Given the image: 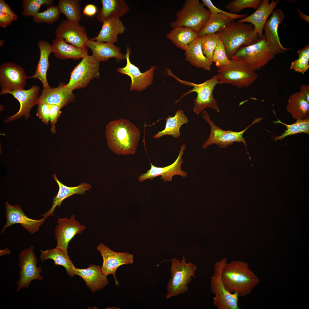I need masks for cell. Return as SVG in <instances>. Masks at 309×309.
I'll use <instances>...</instances> for the list:
<instances>
[{
    "label": "cell",
    "mask_w": 309,
    "mask_h": 309,
    "mask_svg": "<svg viewBox=\"0 0 309 309\" xmlns=\"http://www.w3.org/2000/svg\"><path fill=\"white\" fill-rule=\"evenodd\" d=\"M40 90L38 86L34 85L28 90L23 89L7 92L6 94L12 95L19 101L20 107L17 112L9 117L5 122H8L22 116L26 119H28L30 110L37 104Z\"/></svg>",
    "instance_id": "ffe728a7"
},
{
    "label": "cell",
    "mask_w": 309,
    "mask_h": 309,
    "mask_svg": "<svg viewBox=\"0 0 309 309\" xmlns=\"http://www.w3.org/2000/svg\"><path fill=\"white\" fill-rule=\"evenodd\" d=\"M185 52V60L191 65L205 70H211L213 62L204 54L200 37L192 42Z\"/></svg>",
    "instance_id": "1f68e13d"
},
{
    "label": "cell",
    "mask_w": 309,
    "mask_h": 309,
    "mask_svg": "<svg viewBox=\"0 0 309 309\" xmlns=\"http://www.w3.org/2000/svg\"><path fill=\"white\" fill-rule=\"evenodd\" d=\"M27 77L24 69L15 63L7 62L0 66L1 95L23 89Z\"/></svg>",
    "instance_id": "4fadbf2b"
},
{
    "label": "cell",
    "mask_w": 309,
    "mask_h": 309,
    "mask_svg": "<svg viewBox=\"0 0 309 309\" xmlns=\"http://www.w3.org/2000/svg\"><path fill=\"white\" fill-rule=\"evenodd\" d=\"M102 7L98 10L96 18L100 22L119 19L128 12L130 7L124 0H101Z\"/></svg>",
    "instance_id": "4316f807"
},
{
    "label": "cell",
    "mask_w": 309,
    "mask_h": 309,
    "mask_svg": "<svg viewBox=\"0 0 309 309\" xmlns=\"http://www.w3.org/2000/svg\"><path fill=\"white\" fill-rule=\"evenodd\" d=\"M217 75L220 84H226L239 88L247 87L258 78L255 72L241 61L231 58L226 65L218 68Z\"/></svg>",
    "instance_id": "52a82bcc"
},
{
    "label": "cell",
    "mask_w": 309,
    "mask_h": 309,
    "mask_svg": "<svg viewBox=\"0 0 309 309\" xmlns=\"http://www.w3.org/2000/svg\"><path fill=\"white\" fill-rule=\"evenodd\" d=\"M300 93L309 102V84H302Z\"/></svg>",
    "instance_id": "816d5d0a"
},
{
    "label": "cell",
    "mask_w": 309,
    "mask_h": 309,
    "mask_svg": "<svg viewBox=\"0 0 309 309\" xmlns=\"http://www.w3.org/2000/svg\"><path fill=\"white\" fill-rule=\"evenodd\" d=\"M49 119L51 125V130L53 133H54L56 132L55 124L61 113L60 109L62 107L57 105H49Z\"/></svg>",
    "instance_id": "bcb514c9"
},
{
    "label": "cell",
    "mask_w": 309,
    "mask_h": 309,
    "mask_svg": "<svg viewBox=\"0 0 309 309\" xmlns=\"http://www.w3.org/2000/svg\"><path fill=\"white\" fill-rule=\"evenodd\" d=\"M227 263L226 259L223 258L214 264V273L210 282L211 291L214 295L213 304L217 309H239L238 295L229 292L222 281L221 273Z\"/></svg>",
    "instance_id": "9c48e42d"
},
{
    "label": "cell",
    "mask_w": 309,
    "mask_h": 309,
    "mask_svg": "<svg viewBox=\"0 0 309 309\" xmlns=\"http://www.w3.org/2000/svg\"><path fill=\"white\" fill-rule=\"evenodd\" d=\"M197 266L191 263H187L183 256L181 261L175 258L171 260V278L167 285L166 298L170 299L180 294H184L189 290L187 285L195 278Z\"/></svg>",
    "instance_id": "5b68a950"
},
{
    "label": "cell",
    "mask_w": 309,
    "mask_h": 309,
    "mask_svg": "<svg viewBox=\"0 0 309 309\" xmlns=\"http://www.w3.org/2000/svg\"><path fill=\"white\" fill-rule=\"evenodd\" d=\"M14 21L9 16L0 12V27L6 28Z\"/></svg>",
    "instance_id": "f907efd6"
},
{
    "label": "cell",
    "mask_w": 309,
    "mask_h": 309,
    "mask_svg": "<svg viewBox=\"0 0 309 309\" xmlns=\"http://www.w3.org/2000/svg\"><path fill=\"white\" fill-rule=\"evenodd\" d=\"M280 0H263L255 11L251 15L238 21L242 23L248 22L254 27L255 31L259 39L262 36L264 25L269 15L273 12Z\"/></svg>",
    "instance_id": "603a6c76"
},
{
    "label": "cell",
    "mask_w": 309,
    "mask_h": 309,
    "mask_svg": "<svg viewBox=\"0 0 309 309\" xmlns=\"http://www.w3.org/2000/svg\"><path fill=\"white\" fill-rule=\"evenodd\" d=\"M203 4L206 6L209 9L211 13L216 14L222 13L230 17L233 20L239 18H243L246 17V14H233L227 12L218 8L215 6L210 0H202Z\"/></svg>",
    "instance_id": "f6af8a7d"
},
{
    "label": "cell",
    "mask_w": 309,
    "mask_h": 309,
    "mask_svg": "<svg viewBox=\"0 0 309 309\" xmlns=\"http://www.w3.org/2000/svg\"><path fill=\"white\" fill-rule=\"evenodd\" d=\"M233 20L230 17L224 14L211 13L206 23L198 33V37L219 32Z\"/></svg>",
    "instance_id": "d590c367"
},
{
    "label": "cell",
    "mask_w": 309,
    "mask_h": 309,
    "mask_svg": "<svg viewBox=\"0 0 309 309\" xmlns=\"http://www.w3.org/2000/svg\"><path fill=\"white\" fill-rule=\"evenodd\" d=\"M37 45L40 55L36 71L33 75L27 78L38 79L42 83L43 89H48L51 87L47 82V74L49 67V56L52 52V46L48 42L44 40L39 41Z\"/></svg>",
    "instance_id": "83f0119b"
},
{
    "label": "cell",
    "mask_w": 309,
    "mask_h": 309,
    "mask_svg": "<svg viewBox=\"0 0 309 309\" xmlns=\"http://www.w3.org/2000/svg\"><path fill=\"white\" fill-rule=\"evenodd\" d=\"M99 64L92 55L83 58L72 71L66 86L72 91L86 86L92 80L99 77Z\"/></svg>",
    "instance_id": "7c38bea8"
},
{
    "label": "cell",
    "mask_w": 309,
    "mask_h": 309,
    "mask_svg": "<svg viewBox=\"0 0 309 309\" xmlns=\"http://www.w3.org/2000/svg\"><path fill=\"white\" fill-rule=\"evenodd\" d=\"M211 13L199 0H186L176 13V20L172 22L173 28L178 26L191 28L197 33L208 20Z\"/></svg>",
    "instance_id": "ba28073f"
},
{
    "label": "cell",
    "mask_w": 309,
    "mask_h": 309,
    "mask_svg": "<svg viewBox=\"0 0 309 309\" xmlns=\"http://www.w3.org/2000/svg\"><path fill=\"white\" fill-rule=\"evenodd\" d=\"M37 258L32 246L25 249L19 255L18 266L19 271V278L17 282L16 292L21 289L27 288L31 282L34 280L42 281L43 279L41 274L43 269L40 266L38 267Z\"/></svg>",
    "instance_id": "8fae6325"
},
{
    "label": "cell",
    "mask_w": 309,
    "mask_h": 309,
    "mask_svg": "<svg viewBox=\"0 0 309 309\" xmlns=\"http://www.w3.org/2000/svg\"><path fill=\"white\" fill-rule=\"evenodd\" d=\"M203 120L207 122L210 127V132L208 139L204 142L202 148L206 149L207 147L213 144H215L219 148H225L232 145L234 142H242L246 148V143L243 137L244 132L251 126L262 120V118H255L253 122L247 127L239 132H234L231 130H224L219 127L210 119L208 113L204 111L202 113Z\"/></svg>",
    "instance_id": "30bf717a"
},
{
    "label": "cell",
    "mask_w": 309,
    "mask_h": 309,
    "mask_svg": "<svg viewBox=\"0 0 309 309\" xmlns=\"http://www.w3.org/2000/svg\"><path fill=\"white\" fill-rule=\"evenodd\" d=\"M40 259L41 263L48 259L54 260L56 265H60L66 269L68 275L71 277L75 275L76 267L70 258L68 252L56 246L55 248L45 251L40 250Z\"/></svg>",
    "instance_id": "4dcf8cb0"
},
{
    "label": "cell",
    "mask_w": 309,
    "mask_h": 309,
    "mask_svg": "<svg viewBox=\"0 0 309 309\" xmlns=\"http://www.w3.org/2000/svg\"><path fill=\"white\" fill-rule=\"evenodd\" d=\"M37 105V116L41 119L45 124H47L49 121V106L44 103L38 104Z\"/></svg>",
    "instance_id": "7dc6e473"
},
{
    "label": "cell",
    "mask_w": 309,
    "mask_h": 309,
    "mask_svg": "<svg viewBox=\"0 0 309 309\" xmlns=\"http://www.w3.org/2000/svg\"><path fill=\"white\" fill-rule=\"evenodd\" d=\"M80 1L79 0H59L58 6L60 13L66 16L67 20L79 23L82 17Z\"/></svg>",
    "instance_id": "8d00e7d4"
},
{
    "label": "cell",
    "mask_w": 309,
    "mask_h": 309,
    "mask_svg": "<svg viewBox=\"0 0 309 309\" xmlns=\"http://www.w3.org/2000/svg\"><path fill=\"white\" fill-rule=\"evenodd\" d=\"M52 52L60 59L78 60L88 55L87 47H76L67 43L62 38L56 37L52 45Z\"/></svg>",
    "instance_id": "f1b7e54d"
},
{
    "label": "cell",
    "mask_w": 309,
    "mask_h": 309,
    "mask_svg": "<svg viewBox=\"0 0 309 309\" xmlns=\"http://www.w3.org/2000/svg\"><path fill=\"white\" fill-rule=\"evenodd\" d=\"M286 109L294 118L305 119L309 114V102L299 92L294 93L289 96Z\"/></svg>",
    "instance_id": "836d02e7"
},
{
    "label": "cell",
    "mask_w": 309,
    "mask_h": 309,
    "mask_svg": "<svg viewBox=\"0 0 309 309\" xmlns=\"http://www.w3.org/2000/svg\"><path fill=\"white\" fill-rule=\"evenodd\" d=\"M274 123H280L285 126L287 130L281 135L279 136H272L273 140L277 141L281 140L285 137L298 133H309V117L302 119H297L296 122L291 124H285L278 119L277 121L273 122Z\"/></svg>",
    "instance_id": "74e56055"
},
{
    "label": "cell",
    "mask_w": 309,
    "mask_h": 309,
    "mask_svg": "<svg viewBox=\"0 0 309 309\" xmlns=\"http://www.w3.org/2000/svg\"><path fill=\"white\" fill-rule=\"evenodd\" d=\"M298 58L292 62L290 68L298 73L304 74L309 68V45L297 51Z\"/></svg>",
    "instance_id": "ab89813d"
},
{
    "label": "cell",
    "mask_w": 309,
    "mask_h": 309,
    "mask_svg": "<svg viewBox=\"0 0 309 309\" xmlns=\"http://www.w3.org/2000/svg\"><path fill=\"white\" fill-rule=\"evenodd\" d=\"M75 95L73 91L61 83L56 88L43 89L39 96L37 104L44 103L48 105H57L62 108L73 101Z\"/></svg>",
    "instance_id": "7402d4cb"
},
{
    "label": "cell",
    "mask_w": 309,
    "mask_h": 309,
    "mask_svg": "<svg viewBox=\"0 0 309 309\" xmlns=\"http://www.w3.org/2000/svg\"><path fill=\"white\" fill-rule=\"evenodd\" d=\"M166 37L177 47L186 51L189 46L198 37V33L192 29L178 26L173 29Z\"/></svg>",
    "instance_id": "d6a6232c"
},
{
    "label": "cell",
    "mask_w": 309,
    "mask_h": 309,
    "mask_svg": "<svg viewBox=\"0 0 309 309\" xmlns=\"http://www.w3.org/2000/svg\"><path fill=\"white\" fill-rule=\"evenodd\" d=\"M96 7L94 4H89L86 5L83 11V14L89 17H92L97 13Z\"/></svg>",
    "instance_id": "681fc988"
},
{
    "label": "cell",
    "mask_w": 309,
    "mask_h": 309,
    "mask_svg": "<svg viewBox=\"0 0 309 309\" xmlns=\"http://www.w3.org/2000/svg\"><path fill=\"white\" fill-rule=\"evenodd\" d=\"M230 62L227 55L225 46L222 40L219 41L214 49L213 54L212 62L215 63L218 68Z\"/></svg>",
    "instance_id": "ee69618b"
},
{
    "label": "cell",
    "mask_w": 309,
    "mask_h": 309,
    "mask_svg": "<svg viewBox=\"0 0 309 309\" xmlns=\"http://www.w3.org/2000/svg\"><path fill=\"white\" fill-rule=\"evenodd\" d=\"M219 33L229 59L241 47L253 44L260 39L252 24L234 20Z\"/></svg>",
    "instance_id": "3957f363"
},
{
    "label": "cell",
    "mask_w": 309,
    "mask_h": 309,
    "mask_svg": "<svg viewBox=\"0 0 309 309\" xmlns=\"http://www.w3.org/2000/svg\"><path fill=\"white\" fill-rule=\"evenodd\" d=\"M275 55L263 35L254 43L241 47L231 58L241 61L255 72L264 67Z\"/></svg>",
    "instance_id": "8992f818"
},
{
    "label": "cell",
    "mask_w": 309,
    "mask_h": 309,
    "mask_svg": "<svg viewBox=\"0 0 309 309\" xmlns=\"http://www.w3.org/2000/svg\"><path fill=\"white\" fill-rule=\"evenodd\" d=\"M56 37L64 39L67 43L79 47L86 46L88 39L84 27L77 23L66 20L62 21L56 30Z\"/></svg>",
    "instance_id": "ac0fdd59"
},
{
    "label": "cell",
    "mask_w": 309,
    "mask_h": 309,
    "mask_svg": "<svg viewBox=\"0 0 309 309\" xmlns=\"http://www.w3.org/2000/svg\"><path fill=\"white\" fill-rule=\"evenodd\" d=\"M53 177L58 185L59 189L58 194L53 199V205L51 208L41 215L45 219L53 215L54 211L56 207H60L65 199L75 194L83 195L86 191L89 190L92 187L90 184L84 183H81L77 186H67L58 180L56 174H54Z\"/></svg>",
    "instance_id": "484cf974"
},
{
    "label": "cell",
    "mask_w": 309,
    "mask_h": 309,
    "mask_svg": "<svg viewBox=\"0 0 309 309\" xmlns=\"http://www.w3.org/2000/svg\"><path fill=\"white\" fill-rule=\"evenodd\" d=\"M165 73L169 76L172 77L180 84L186 86H192L193 89L184 94L180 99L177 101L178 102L181 99L187 95L195 92L197 94L196 97L194 99L193 111L199 114L205 108H210L214 109L218 112L220 111L216 99L213 94L215 87L218 84H220L217 75H214L212 78L200 84H196L189 81L182 80L175 76L171 70L167 68Z\"/></svg>",
    "instance_id": "277c9868"
},
{
    "label": "cell",
    "mask_w": 309,
    "mask_h": 309,
    "mask_svg": "<svg viewBox=\"0 0 309 309\" xmlns=\"http://www.w3.org/2000/svg\"><path fill=\"white\" fill-rule=\"evenodd\" d=\"M199 37L204 54L212 62L213 52L221 39L219 33L206 34Z\"/></svg>",
    "instance_id": "f35d334b"
},
{
    "label": "cell",
    "mask_w": 309,
    "mask_h": 309,
    "mask_svg": "<svg viewBox=\"0 0 309 309\" xmlns=\"http://www.w3.org/2000/svg\"><path fill=\"white\" fill-rule=\"evenodd\" d=\"M97 249L103 259L101 267L103 274L106 276L112 274L116 284L118 285L119 283L116 277V272L118 268L122 265L132 264L134 262L133 255L126 252H115L103 243L99 244Z\"/></svg>",
    "instance_id": "5bb4252c"
},
{
    "label": "cell",
    "mask_w": 309,
    "mask_h": 309,
    "mask_svg": "<svg viewBox=\"0 0 309 309\" xmlns=\"http://www.w3.org/2000/svg\"><path fill=\"white\" fill-rule=\"evenodd\" d=\"M98 35L90 39L99 42L114 44L118 41V35L124 33L126 27L119 19H112L104 21Z\"/></svg>",
    "instance_id": "f546056e"
},
{
    "label": "cell",
    "mask_w": 309,
    "mask_h": 309,
    "mask_svg": "<svg viewBox=\"0 0 309 309\" xmlns=\"http://www.w3.org/2000/svg\"><path fill=\"white\" fill-rule=\"evenodd\" d=\"M130 52L131 49L127 45L125 55L126 61V65L123 68H118L117 71L130 78V90L141 91L145 89L151 84L153 78V72L157 67L152 66L149 70L141 72L138 67L131 63L130 60Z\"/></svg>",
    "instance_id": "9a60e30c"
},
{
    "label": "cell",
    "mask_w": 309,
    "mask_h": 309,
    "mask_svg": "<svg viewBox=\"0 0 309 309\" xmlns=\"http://www.w3.org/2000/svg\"><path fill=\"white\" fill-rule=\"evenodd\" d=\"M86 228L76 219L74 214L70 218H59L54 231L56 246L68 252L69 242L76 235L82 233Z\"/></svg>",
    "instance_id": "2e32d148"
},
{
    "label": "cell",
    "mask_w": 309,
    "mask_h": 309,
    "mask_svg": "<svg viewBox=\"0 0 309 309\" xmlns=\"http://www.w3.org/2000/svg\"><path fill=\"white\" fill-rule=\"evenodd\" d=\"M186 148L185 144L181 147L179 155L175 161L171 165L164 167L155 166L150 163V169L147 172L141 174L138 177L139 181L142 182L148 179L152 180L155 177L161 176V179L164 182L170 181L173 177L175 175H179L183 177H187V173L182 170L181 168L182 164L183 162L182 155Z\"/></svg>",
    "instance_id": "44dd1931"
},
{
    "label": "cell",
    "mask_w": 309,
    "mask_h": 309,
    "mask_svg": "<svg viewBox=\"0 0 309 309\" xmlns=\"http://www.w3.org/2000/svg\"><path fill=\"white\" fill-rule=\"evenodd\" d=\"M0 12L10 17L13 21L18 19L17 15L3 0H0Z\"/></svg>",
    "instance_id": "c3c4849f"
},
{
    "label": "cell",
    "mask_w": 309,
    "mask_h": 309,
    "mask_svg": "<svg viewBox=\"0 0 309 309\" xmlns=\"http://www.w3.org/2000/svg\"><path fill=\"white\" fill-rule=\"evenodd\" d=\"M297 11L299 14V16L300 18L306 21L308 23L309 22V16L305 15L297 7Z\"/></svg>",
    "instance_id": "f5cc1de1"
},
{
    "label": "cell",
    "mask_w": 309,
    "mask_h": 309,
    "mask_svg": "<svg viewBox=\"0 0 309 309\" xmlns=\"http://www.w3.org/2000/svg\"><path fill=\"white\" fill-rule=\"evenodd\" d=\"M54 3L52 0H23V10L21 15L28 17H33L39 13L41 7L43 5H52Z\"/></svg>",
    "instance_id": "b9f144b4"
},
{
    "label": "cell",
    "mask_w": 309,
    "mask_h": 309,
    "mask_svg": "<svg viewBox=\"0 0 309 309\" xmlns=\"http://www.w3.org/2000/svg\"><path fill=\"white\" fill-rule=\"evenodd\" d=\"M60 11L58 6H49L44 11L39 12L33 16V21L37 23L52 24L57 21L60 16Z\"/></svg>",
    "instance_id": "60d3db41"
},
{
    "label": "cell",
    "mask_w": 309,
    "mask_h": 309,
    "mask_svg": "<svg viewBox=\"0 0 309 309\" xmlns=\"http://www.w3.org/2000/svg\"><path fill=\"white\" fill-rule=\"evenodd\" d=\"M106 138L110 148L118 154H134L140 139L138 128L128 120L121 118L106 125Z\"/></svg>",
    "instance_id": "6da1fadb"
},
{
    "label": "cell",
    "mask_w": 309,
    "mask_h": 309,
    "mask_svg": "<svg viewBox=\"0 0 309 309\" xmlns=\"http://www.w3.org/2000/svg\"><path fill=\"white\" fill-rule=\"evenodd\" d=\"M261 0H233L226 5L225 8L230 13H237L247 8H251L256 10L261 4Z\"/></svg>",
    "instance_id": "7bdbcfd3"
},
{
    "label": "cell",
    "mask_w": 309,
    "mask_h": 309,
    "mask_svg": "<svg viewBox=\"0 0 309 309\" xmlns=\"http://www.w3.org/2000/svg\"><path fill=\"white\" fill-rule=\"evenodd\" d=\"M285 18V15L282 9L279 8L275 9L272 13L270 17L267 21L264 27V35L268 45L275 55L290 49L282 45L278 34L279 26L282 23Z\"/></svg>",
    "instance_id": "d6986e66"
},
{
    "label": "cell",
    "mask_w": 309,
    "mask_h": 309,
    "mask_svg": "<svg viewBox=\"0 0 309 309\" xmlns=\"http://www.w3.org/2000/svg\"><path fill=\"white\" fill-rule=\"evenodd\" d=\"M221 278L229 292L236 293L241 297L249 294L260 282L248 263L239 260L227 263L222 270Z\"/></svg>",
    "instance_id": "7a4b0ae2"
},
{
    "label": "cell",
    "mask_w": 309,
    "mask_h": 309,
    "mask_svg": "<svg viewBox=\"0 0 309 309\" xmlns=\"http://www.w3.org/2000/svg\"><path fill=\"white\" fill-rule=\"evenodd\" d=\"M86 45L91 49L92 55L99 62L107 61L112 58H116L117 62L125 59V56L121 53L120 48L114 44L90 39L87 41Z\"/></svg>",
    "instance_id": "d4e9b609"
},
{
    "label": "cell",
    "mask_w": 309,
    "mask_h": 309,
    "mask_svg": "<svg viewBox=\"0 0 309 309\" xmlns=\"http://www.w3.org/2000/svg\"><path fill=\"white\" fill-rule=\"evenodd\" d=\"M6 222L1 232L2 234L8 227L16 224H19L22 227L33 234L37 231L43 223L45 219H35L27 217L20 206L12 205L6 202L5 205Z\"/></svg>",
    "instance_id": "e0dca14e"
},
{
    "label": "cell",
    "mask_w": 309,
    "mask_h": 309,
    "mask_svg": "<svg viewBox=\"0 0 309 309\" xmlns=\"http://www.w3.org/2000/svg\"><path fill=\"white\" fill-rule=\"evenodd\" d=\"M75 274L82 278L87 286L92 292L104 288L108 284V280L102 273L101 267L94 264H90L85 269L76 268Z\"/></svg>",
    "instance_id": "cb8c5ba5"
},
{
    "label": "cell",
    "mask_w": 309,
    "mask_h": 309,
    "mask_svg": "<svg viewBox=\"0 0 309 309\" xmlns=\"http://www.w3.org/2000/svg\"><path fill=\"white\" fill-rule=\"evenodd\" d=\"M166 125L165 129L155 134L154 138H159L165 135L172 136L177 138L180 135L179 129L182 126L188 122L187 118L184 114L182 110L177 111L175 116H169L165 118Z\"/></svg>",
    "instance_id": "e575fe53"
}]
</instances>
